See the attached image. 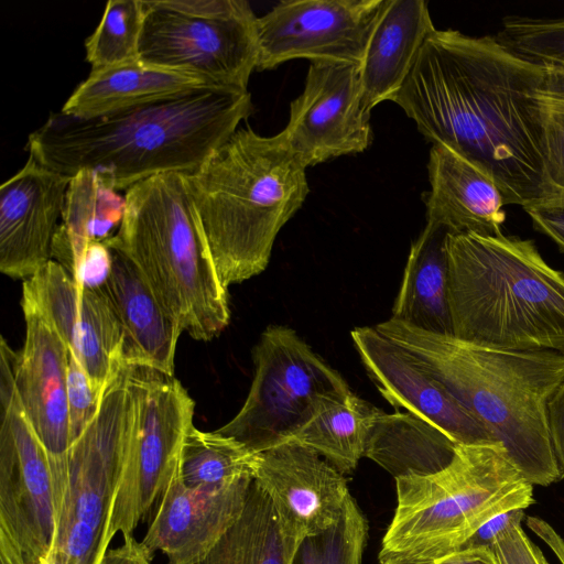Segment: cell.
I'll use <instances>...</instances> for the list:
<instances>
[{"label":"cell","instance_id":"1","mask_svg":"<svg viewBox=\"0 0 564 564\" xmlns=\"http://www.w3.org/2000/svg\"><path fill=\"white\" fill-rule=\"evenodd\" d=\"M547 69L494 35L435 30L392 101L433 144L460 154L498 185L506 205L557 193L544 154Z\"/></svg>","mask_w":564,"mask_h":564},{"label":"cell","instance_id":"2","mask_svg":"<svg viewBox=\"0 0 564 564\" xmlns=\"http://www.w3.org/2000/svg\"><path fill=\"white\" fill-rule=\"evenodd\" d=\"M251 112L248 90L207 86L95 118L53 112L26 149L56 173L94 171L120 192L159 174L195 171Z\"/></svg>","mask_w":564,"mask_h":564},{"label":"cell","instance_id":"3","mask_svg":"<svg viewBox=\"0 0 564 564\" xmlns=\"http://www.w3.org/2000/svg\"><path fill=\"white\" fill-rule=\"evenodd\" d=\"M375 328L457 399L502 444L529 482L549 486L562 478L547 403L564 381V352L489 348L392 318Z\"/></svg>","mask_w":564,"mask_h":564},{"label":"cell","instance_id":"4","mask_svg":"<svg viewBox=\"0 0 564 564\" xmlns=\"http://www.w3.org/2000/svg\"><path fill=\"white\" fill-rule=\"evenodd\" d=\"M305 167L283 132L238 129L195 171L188 196L221 282L228 289L269 264L281 228L308 194Z\"/></svg>","mask_w":564,"mask_h":564},{"label":"cell","instance_id":"5","mask_svg":"<svg viewBox=\"0 0 564 564\" xmlns=\"http://www.w3.org/2000/svg\"><path fill=\"white\" fill-rule=\"evenodd\" d=\"M453 336L489 348L564 352V273L534 242L448 235Z\"/></svg>","mask_w":564,"mask_h":564},{"label":"cell","instance_id":"6","mask_svg":"<svg viewBox=\"0 0 564 564\" xmlns=\"http://www.w3.org/2000/svg\"><path fill=\"white\" fill-rule=\"evenodd\" d=\"M126 212L105 240L142 272L183 332L210 340L228 325V289L217 272L184 173H163L126 191Z\"/></svg>","mask_w":564,"mask_h":564},{"label":"cell","instance_id":"7","mask_svg":"<svg viewBox=\"0 0 564 564\" xmlns=\"http://www.w3.org/2000/svg\"><path fill=\"white\" fill-rule=\"evenodd\" d=\"M397 508L379 560L433 562L452 553L497 513L533 503V485L500 443L458 445L429 476L395 479Z\"/></svg>","mask_w":564,"mask_h":564},{"label":"cell","instance_id":"8","mask_svg":"<svg viewBox=\"0 0 564 564\" xmlns=\"http://www.w3.org/2000/svg\"><path fill=\"white\" fill-rule=\"evenodd\" d=\"M135 404L128 365L107 384L99 411L69 447L66 468L52 474L56 535L52 564H100Z\"/></svg>","mask_w":564,"mask_h":564},{"label":"cell","instance_id":"9","mask_svg":"<svg viewBox=\"0 0 564 564\" xmlns=\"http://www.w3.org/2000/svg\"><path fill=\"white\" fill-rule=\"evenodd\" d=\"M140 59L248 90L258 62L257 19L243 0H144Z\"/></svg>","mask_w":564,"mask_h":564},{"label":"cell","instance_id":"10","mask_svg":"<svg viewBox=\"0 0 564 564\" xmlns=\"http://www.w3.org/2000/svg\"><path fill=\"white\" fill-rule=\"evenodd\" d=\"M254 377L239 412L217 432L256 453L292 440L329 401L350 390L292 328L271 325L253 348Z\"/></svg>","mask_w":564,"mask_h":564},{"label":"cell","instance_id":"11","mask_svg":"<svg viewBox=\"0 0 564 564\" xmlns=\"http://www.w3.org/2000/svg\"><path fill=\"white\" fill-rule=\"evenodd\" d=\"M129 367L135 413L111 508L108 540L133 535L152 514L176 473L195 403L174 377L143 366Z\"/></svg>","mask_w":564,"mask_h":564},{"label":"cell","instance_id":"12","mask_svg":"<svg viewBox=\"0 0 564 564\" xmlns=\"http://www.w3.org/2000/svg\"><path fill=\"white\" fill-rule=\"evenodd\" d=\"M0 564H41L51 558L56 535L48 454L14 383L0 386Z\"/></svg>","mask_w":564,"mask_h":564},{"label":"cell","instance_id":"13","mask_svg":"<svg viewBox=\"0 0 564 564\" xmlns=\"http://www.w3.org/2000/svg\"><path fill=\"white\" fill-rule=\"evenodd\" d=\"M383 1H280L257 19V69L297 58L359 66Z\"/></svg>","mask_w":564,"mask_h":564},{"label":"cell","instance_id":"14","mask_svg":"<svg viewBox=\"0 0 564 564\" xmlns=\"http://www.w3.org/2000/svg\"><path fill=\"white\" fill-rule=\"evenodd\" d=\"M22 295L36 306L104 395L123 365V332L102 288L77 281L52 259L23 281Z\"/></svg>","mask_w":564,"mask_h":564},{"label":"cell","instance_id":"15","mask_svg":"<svg viewBox=\"0 0 564 564\" xmlns=\"http://www.w3.org/2000/svg\"><path fill=\"white\" fill-rule=\"evenodd\" d=\"M290 106L282 132L305 169L360 153L371 143L370 112L361 98L359 66L311 64L304 89Z\"/></svg>","mask_w":564,"mask_h":564},{"label":"cell","instance_id":"16","mask_svg":"<svg viewBox=\"0 0 564 564\" xmlns=\"http://www.w3.org/2000/svg\"><path fill=\"white\" fill-rule=\"evenodd\" d=\"M350 335L369 378L395 411L425 420L458 445L498 443L408 350L375 326L357 327Z\"/></svg>","mask_w":564,"mask_h":564},{"label":"cell","instance_id":"17","mask_svg":"<svg viewBox=\"0 0 564 564\" xmlns=\"http://www.w3.org/2000/svg\"><path fill=\"white\" fill-rule=\"evenodd\" d=\"M253 480L271 500L283 530L299 540L334 524L350 497L345 475L294 440L259 453Z\"/></svg>","mask_w":564,"mask_h":564},{"label":"cell","instance_id":"18","mask_svg":"<svg viewBox=\"0 0 564 564\" xmlns=\"http://www.w3.org/2000/svg\"><path fill=\"white\" fill-rule=\"evenodd\" d=\"M21 307L26 332L17 356L14 386L21 406L48 454L51 469L62 471L72 444L67 402L68 347L23 295Z\"/></svg>","mask_w":564,"mask_h":564},{"label":"cell","instance_id":"19","mask_svg":"<svg viewBox=\"0 0 564 564\" xmlns=\"http://www.w3.org/2000/svg\"><path fill=\"white\" fill-rule=\"evenodd\" d=\"M70 177L29 155L0 187V271L23 281L52 260L57 220Z\"/></svg>","mask_w":564,"mask_h":564},{"label":"cell","instance_id":"20","mask_svg":"<svg viewBox=\"0 0 564 564\" xmlns=\"http://www.w3.org/2000/svg\"><path fill=\"white\" fill-rule=\"evenodd\" d=\"M253 479L210 490L187 487L178 468L152 512L142 543L161 551L167 564H196L236 523Z\"/></svg>","mask_w":564,"mask_h":564},{"label":"cell","instance_id":"21","mask_svg":"<svg viewBox=\"0 0 564 564\" xmlns=\"http://www.w3.org/2000/svg\"><path fill=\"white\" fill-rule=\"evenodd\" d=\"M101 288L122 327L123 364L174 375L176 346L183 329L162 306L138 267L122 252L111 249L110 269Z\"/></svg>","mask_w":564,"mask_h":564},{"label":"cell","instance_id":"22","mask_svg":"<svg viewBox=\"0 0 564 564\" xmlns=\"http://www.w3.org/2000/svg\"><path fill=\"white\" fill-rule=\"evenodd\" d=\"M426 223L449 235L500 236L505 200L496 182L452 149L433 144L430 151Z\"/></svg>","mask_w":564,"mask_h":564},{"label":"cell","instance_id":"23","mask_svg":"<svg viewBox=\"0 0 564 564\" xmlns=\"http://www.w3.org/2000/svg\"><path fill=\"white\" fill-rule=\"evenodd\" d=\"M435 30L425 1H383L359 65L361 98L369 112L393 100Z\"/></svg>","mask_w":564,"mask_h":564},{"label":"cell","instance_id":"24","mask_svg":"<svg viewBox=\"0 0 564 564\" xmlns=\"http://www.w3.org/2000/svg\"><path fill=\"white\" fill-rule=\"evenodd\" d=\"M214 86L203 78L143 63L141 59L91 70L61 111L95 118Z\"/></svg>","mask_w":564,"mask_h":564},{"label":"cell","instance_id":"25","mask_svg":"<svg viewBox=\"0 0 564 564\" xmlns=\"http://www.w3.org/2000/svg\"><path fill=\"white\" fill-rule=\"evenodd\" d=\"M449 232L426 223L412 243L391 318L422 330L453 336L446 249Z\"/></svg>","mask_w":564,"mask_h":564},{"label":"cell","instance_id":"26","mask_svg":"<svg viewBox=\"0 0 564 564\" xmlns=\"http://www.w3.org/2000/svg\"><path fill=\"white\" fill-rule=\"evenodd\" d=\"M457 447L444 432L412 413L388 414L379 409L369 429L364 457L398 479L444 469L454 459Z\"/></svg>","mask_w":564,"mask_h":564},{"label":"cell","instance_id":"27","mask_svg":"<svg viewBox=\"0 0 564 564\" xmlns=\"http://www.w3.org/2000/svg\"><path fill=\"white\" fill-rule=\"evenodd\" d=\"M126 197L108 186L94 171L83 170L70 177L64 207L52 247V259L73 275L91 241H105L119 228Z\"/></svg>","mask_w":564,"mask_h":564},{"label":"cell","instance_id":"28","mask_svg":"<svg viewBox=\"0 0 564 564\" xmlns=\"http://www.w3.org/2000/svg\"><path fill=\"white\" fill-rule=\"evenodd\" d=\"M300 541L283 530L271 500L253 480L239 519L196 564H291Z\"/></svg>","mask_w":564,"mask_h":564},{"label":"cell","instance_id":"29","mask_svg":"<svg viewBox=\"0 0 564 564\" xmlns=\"http://www.w3.org/2000/svg\"><path fill=\"white\" fill-rule=\"evenodd\" d=\"M378 411L349 391L327 402L292 440L311 447L347 475L364 457L369 429Z\"/></svg>","mask_w":564,"mask_h":564},{"label":"cell","instance_id":"30","mask_svg":"<svg viewBox=\"0 0 564 564\" xmlns=\"http://www.w3.org/2000/svg\"><path fill=\"white\" fill-rule=\"evenodd\" d=\"M258 459L259 453L236 438L193 425L182 446L178 473L187 487L216 490L253 479Z\"/></svg>","mask_w":564,"mask_h":564},{"label":"cell","instance_id":"31","mask_svg":"<svg viewBox=\"0 0 564 564\" xmlns=\"http://www.w3.org/2000/svg\"><path fill=\"white\" fill-rule=\"evenodd\" d=\"M144 19V0L108 1L99 24L85 41L91 70L139 61Z\"/></svg>","mask_w":564,"mask_h":564},{"label":"cell","instance_id":"32","mask_svg":"<svg viewBox=\"0 0 564 564\" xmlns=\"http://www.w3.org/2000/svg\"><path fill=\"white\" fill-rule=\"evenodd\" d=\"M367 534V520L350 496L334 524L300 541L291 564H361Z\"/></svg>","mask_w":564,"mask_h":564},{"label":"cell","instance_id":"33","mask_svg":"<svg viewBox=\"0 0 564 564\" xmlns=\"http://www.w3.org/2000/svg\"><path fill=\"white\" fill-rule=\"evenodd\" d=\"M102 395L94 388L93 382L68 349L67 360V402L72 443L77 440L96 417Z\"/></svg>","mask_w":564,"mask_h":564},{"label":"cell","instance_id":"34","mask_svg":"<svg viewBox=\"0 0 564 564\" xmlns=\"http://www.w3.org/2000/svg\"><path fill=\"white\" fill-rule=\"evenodd\" d=\"M498 564H549L541 550L517 523L503 531L490 547Z\"/></svg>","mask_w":564,"mask_h":564},{"label":"cell","instance_id":"35","mask_svg":"<svg viewBox=\"0 0 564 564\" xmlns=\"http://www.w3.org/2000/svg\"><path fill=\"white\" fill-rule=\"evenodd\" d=\"M545 166L552 186L564 192V106L552 108L546 116Z\"/></svg>","mask_w":564,"mask_h":564},{"label":"cell","instance_id":"36","mask_svg":"<svg viewBox=\"0 0 564 564\" xmlns=\"http://www.w3.org/2000/svg\"><path fill=\"white\" fill-rule=\"evenodd\" d=\"M540 232L550 237L564 252V192L522 206Z\"/></svg>","mask_w":564,"mask_h":564},{"label":"cell","instance_id":"37","mask_svg":"<svg viewBox=\"0 0 564 564\" xmlns=\"http://www.w3.org/2000/svg\"><path fill=\"white\" fill-rule=\"evenodd\" d=\"M524 509L514 508L495 514L471 534L456 551L491 547L497 538L510 527L521 523Z\"/></svg>","mask_w":564,"mask_h":564},{"label":"cell","instance_id":"38","mask_svg":"<svg viewBox=\"0 0 564 564\" xmlns=\"http://www.w3.org/2000/svg\"><path fill=\"white\" fill-rule=\"evenodd\" d=\"M547 425L561 477L564 478V381L547 403Z\"/></svg>","mask_w":564,"mask_h":564},{"label":"cell","instance_id":"39","mask_svg":"<svg viewBox=\"0 0 564 564\" xmlns=\"http://www.w3.org/2000/svg\"><path fill=\"white\" fill-rule=\"evenodd\" d=\"M152 558L153 553L142 541H138L134 535H127L119 546L107 550L100 564H151Z\"/></svg>","mask_w":564,"mask_h":564},{"label":"cell","instance_id":"40","mask_svg":"<svg viewBox=\"0 0 564 564\" xmlns=\"http://www.w3.org/2000/svg\"><path fill=\"white\" fill-rule=\"evenodd\" d=\"M414 564H498L490 547L465 550L452 553L433 562H413Z\"/></svg>","mask_w":564,"mask_h":564},{"label":"cell","instance_id":"41","mask_svg":"<svg viewBox=\"0 0 564 564\" xmlns=\"http://www.w3.org/2000/svg\"><path fill=\"white\" fill-rule=\"evenodd\" d=\"M379 564H414L413 562L402 558H382L379 560Z\"/></svg>","mask_w":564,"mask_h":564},{"label":"cell","instance_id":"42","mask_svg":"<svg viewBox=\"0 0 564 564\" xmlns=\"http://www.w3.org/2000/svg\"><path fill=\"white\" fill-rule=\"evenodd\" d=\"M41 564H52L51 560H46L44 562H42Z\"/></svg>","mask_w":564,"mask_h":564}]
</instances>
